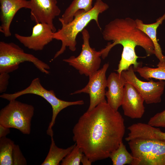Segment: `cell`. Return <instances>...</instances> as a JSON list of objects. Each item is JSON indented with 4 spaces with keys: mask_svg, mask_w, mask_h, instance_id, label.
<instances>
[{
    "mask_svg": "<svg viewBox=\"0 0 165 165\" xmlns=\"http://www.w3.org/2000/svg\"><path fill=\"white\" fill-rule=\"evenodd\" d=\"M10 78L9 73H0V93L5 92L6 90Z\"/></svg>",
    "mask_w": 165,
    "mask_h": 165,
    "instance_id": "obj_25",
    "label": "cell"
},
{
    "mask_svg": "<svg viewBox=\"0 0 165 165\" xmlns=\"http://www.w3.org/2000/svg\"><path fill=\"white\" fill-rule=\"evenodd\" d=\"M54 32L51 27L45 23H37L33 27L31 35L24 36L15 33L16 38L24 46L35 51L42 50L53 39Z\"/></svg>",
    "mask_w": 165,
    "mask_h": 165,
    "instance_id": "obj_11",
    "label": "cell"
},
{
    "mask_svg": "<svg viewBox=\"0 0 165 165\" xmlns=\"http://www.w3.org/2000/svg\"><path fill=\"white\" fill-rule=\"evenodd\" d=\"M14 143L6 137L0 138V165H13V153Z\"/></svg>",
    "mask_w": 165,
    "mask_h": 165,
    "instance_id": "obj_20",
    "label": "cell"
},
{
    "mask_svg": "<svg viewBox=\"0 0 165 165\" xmlns=\"http://www.w3.org/2000/svg\"><path fill=\"white\" fill-rule=\"evenodd\" d=\"M165 20V13L158 18L155 22L150 24H144L142 20L138 19L135 20L137 28L146 34L152 42L154 46L155 55L160 62L165 61V56L163 54L157 40V30Z\"/></svg>",
    "mask_w": 165,
    "mask_h": 165,
    "instance_id": "obj_16",
    "label": "cell"
},
{
    "mask_svg": "<svg viewBox=\"0 0 165 165\" xmlns=\"http://www.w3.org/2000/svg\"><path fill=\"white\" fill-rule=\"evenodd\" d=\"M26 61L33 63L42 73H50L49 65L33 55L25 53L14 43L0 42V73L11 72L18 69L20 63Z\"/></svg>",
    "mask_w": 165,
    "mask_h": 165,
    "instance_id": "obj_5",
    "label": "cell"
},
{
    "mask_svg": "<svg viewBox=\"0 0 165 165\" xmlns=\"http://www.w3.org/2000/svg\"><path fill=\"white\" fill-rule=\"evenodd\" d=\"M9 102L0 111V124L17 129L24 134H29L34 113V106L16 99Z\"/></svg>",
    "mask_w": 165,
    "mask_h": 165,
    "instance_id": "obj_6",
    "label": "cell"
},
{
    "mask_svg": "<svg viewBox=\"0 0 165 165\" xmlns=\"http://www.w3.org/2000/svg\"><path fill=\"white\" fill-rule=\"evenodd\" d=\"M10 133L9 128L0 124V138L6 137Z\"/></svg>",
    "mask_w": 165,
    "mask_h": 165,
    "instance_id": "obj_26",
    "label": "cell"
},
{
    "mask_svg": "<svg viewBox=\"0 0 165 165\" xmlns=\"http://www.w3.org/2000/svg\"><path fill=\"white\" fill-rule=\"evenodd\" d=\"M81 163L83 165H90L92 162L84 154L81 159Z\"/></svg>",
    "mask_w": 165,
    "mask_h": 165,
    "instance_id": "obj_27",
    "label": "cell"
},
{
    "mask_svg": "<svg viewBox=\"0 0 165 165\" xmlns=\"http://www.w3.org/2000/svg\"><path fill=\"white\" fill-rule=\"evenodd\" d=\"M109 157L113 165H131L134 160L132 155L128 151L123 142L111 153Z\"/></svg>",
    "mask_w": 165,
    "mask_h": 165,
    "instance_id": "obj_21",
    "label": "cell"
},
{
    "mask_svg": "<svg viewBox=\"0 0 165 165\" xmlns=\"http://www.w3.org/2000/svg\"><path fill=\"white\" fill-rule=\"evenodd\" d=\"M109 66L108 63L105 64L102 68L89 76V82L85 86L70 94H88L90 103L88 111L92 110L100 103L107 101L105 98L107 80L106 73Z\"/></svg>",
    "mask_w": 165,
    "mask_h": 165,
    "instance_id": "obj_9",
    "label": "cell"
},
{
    "mask_svg": "<svg viewBox=\"0 0 165 165\" xmlns=\"http://www.w3.org/2000/svg\"><path fill=\"white\" fill-rule=\"evenodd\" d=\"M28 94H35L42 97L51 106L52 116L46 131L47 134L50 137L53 136L52 127L55 123L57 115L61 110L69 106L81 105L84 103L83 100L68 101L59 99L56 97L53 90H47L42 86L38 78L33 79L30 85L25 89L13 94L4 93L0 95V97L10 101L16 99L21 96Z\"/></svg>",
    "mask_w": 165,
    "mask_h": 165,
    "instance_id": "obj_3",
    "label": "cell"
},
{
    "mask_svg": "<svg viewBox=\"0 0 165 165\" xmlns=\"http://www.w3.org/2000/svg\"><path fill=\"white\" fill-rule=\"evenodd\" d=\"M84 155L76 144L72 151L62 160L61 165H79Z\"/></svg>",
    "mask_w": 165,
    "mask_h": 165,
    "instance_id": "obj_22",
    "label": "cell"
},
{
    "mask_svg": "<svg viewBox=\"0 0 165 165\" xmlns=\"http://www.w3.org/2000/svg\"><path fill=\"white\" fill-rule=\"evenodd\" d=\"M121 74L125 78L126 83L132 84L143 98L146 103L150 104L159 103L165 88V81L155 82L151 80L148 82L139 79L134 73L133 67L131 66Z\"/></svg>",
    "mask_w": 165,
    "mask_h": 165,
    "instance_id": "obj_8",
    "label": "cell"
},
{
    "mask_svg": "<svg viewBox=\"0 0 165 165\" xmlns=\"http://www.w3.org/2000/svg\"><path fill=\"white\" fill-rule=\"evenodd\" d=\"M148 124L156 127L165 128V110L151 117Z\"/></svg>",
    "mask_w": 165,
    "mask_h": 165,
    "instance_id": "obj_23",
    "label": "cell"
},
{
    "mask_svg": "<svg viewBox=\"0 0 165 165\" xmlns=\"http://www.w3.org/2000/svg\"><path fill=\"white\" fill-rule=\"evenodd\" d=\"M126 83L124 77L121 74L117 72L111 73L107 79L108 90L105 93L107 102L115 111H118L121 105Z\"/></svg>",
    "mask_w": 165,
    "mask_h": 165,
    "instance_id": "obj_14",
    "label": "cell"
},
{
    "mask_svg": "<svg viewBox=\"0 0 165 165\" xmlns=\"http://www.w3.org/2000/svg\"><path fill=\"white\" fill-rule=\"evenodd\" d=\"M128 142L134 157L131 165H165V141L137 138Z\"/></svg>",
    "mask_w": 165,
    "mask_h": 165,
    "instance_id": "obj_4",
    "label": "cell"
},
{
    "mask_svg": "<svg viewBox=\"0 0 165 165\" xmlns=\"http://www.w3.org/2000/svg\"><path fill=\"white\" fill-rule=\"evenodd\" d=\"M109 7L108 5L102 0H96L89 11L86 12L83 10H79L75 13L71 22L67 24H61V28L53 33V39L61 41L62 43L60 49L56 52L53 59L63 53L67 47L71 51H75L77 35L91 21L94 20L101 30L98 20L99 15Z\"/></svg>",
    "mask_w": 165,
    "mask_h": 165,
    "instance_id": "obj_2",
    "label": "cell"
},
{
    "mask_svg": "<svg viewBox=\"0 0 165 165\" xmlns=\"http://www.w3.org/2000/svg\"><path fill=\"white\" fill-rule=\"evenodd\" d=\"M51 138V144L49 152L41 165H59L60 163L73 149L74 145L64 149L58 147L55 144L53 136Z\"/></svg>",
    "mask_w": 165,
    "mask_h": 165,
    "instance_id": "obj_18",
    "label": "cell"
},
{
    "mask_svg": "<svg viewBox=\"0 0 165 165\" xmlns=\"http://www.w3.org/2000/svg\"><path fill=\"white\" fill-rule=\"evenodd\" d=\"M31 20L36 23L49 25L54 32L56 28L53 23L54 19L60 14L61 10L57 5V0H30Z\"/></svg>",
    "mask_w": 165,
    "mask_h": 165,
    "instance_id": "obj_10",
    "label": "cell"
},
{
    "mask_svg": "<svg viewBox=\"0 0 165 165\" xmlns=\"http://www.w3.org/2000/svg\"><path fill=\"white\" fill-rule=\"evenodd\" d=\"M127 129L129 133L125 139L127 141L137 138L165 141V132L148 123H135L128 127Z\"/></svg>",
    "mask_w": 165,
    "mask_h": 165,
    "instance_id": "obj_15",
    "label": "cell"
},
{
    "mask_svg": "<svg viewBox=\"0 0 165 165\" xmlns=\"http://www.w3.org/2000/svg\"><path fill=\"white\" fill-rule=\"evenodd\" d=\"M157 66L156 68H152L140 66L134 69V72H137L141 76L147 80L153 78L165 81V61H159Z\"/></svg>",
    "mask_w": 165,
    "mask_h": 165,
    "instance_id": "obj_19",
    "label": "cell"
},
{
    "mask_svg": "<svg viewBox=\"0 0 165 165\" xmlns=\"http://www.w3.org/2000/svg\"><path fill=\"white\" fill-rule=\"evenodd\" d=\"M144 100L136 89L126 83L121 106L125 116L132 119H140L145 112Z\"/></svg>",
    "mask_w": 165,
    "mask_h": 165,
    "instance_id": "obj_12",
    "label": "cell"
},
{
    "mask_svg": "<svg viewBox=\"0 0 165 165\" xmlns=\"http://www.w3.org/2000/svg\"><path fill=\"white\" fill-rule=\"evenodd\" d=\"M0 31L6 37L11 35L10 27L15 14L20 9H30L31 2L27 0H0Z\"/></svg>",
    "mask_w": 165,
    "mask_h": 165,
    "instance_id": "obj_13",
    "label": "cell"
},
{
    "mask_svg": "<svg viewBox=\"0 0 165 165\" xmlns=\"http://www.w3.org/2000/svg\"><path fill=\"white\" fill-rule=\"evenodd\" d=\"M81 33L83 43L80 53L77 57L72 56L63 61L78 70L81 75L89 76L99 69L101 53L90 46V35L87 29L85 28Z\"/></svg>",
    "mask_w": 165,
    "mask_h": 165,
    "instance_id": "obj_7",
    "label": "cell"
},
{
    "mask_svg": "<svg viewBox=\"0 0 165 165\" xmlns=\"http://www.w3.org/2000/svg\"><path fill=\"white\" fill-rule=\"evenodd\" d=\"M13 165H25L27 162L22 154L19 146L14 144L13 153Z\"/></svg>",
    "mask_w": 165,
    "mask_h": 165,
    "instance_id": "obj_24",
    "label": "cell"
},
{
    "mask_svg": "<svg viewBox=\"0 0 165 165\" xmlns=\"http://www.w3.org/2000/svg\"><path fill=\"white\" fill-rule=\"evenodd\" d=\"M93 0H73L59 20L61 24H67L73 19L76 12L80 10L87 12L93 8Z\"/></svg>",
    "mask_w": 165,
    "mask_h": 165,
    "instance_id": "obj_17",
    "label": "cell"
},
{
    "mask_svg": "<svg viewBox=\"0 0 165 165\" xmlns=\"http://www.w3.org/2000/svg\"><path fill=\"white\" fill-rule=\"evenodd\" d=\"M124 120L107 101L79 118L73 130V140L92 162L105 159L123 142Z\"/></svg>",
    "mask_w": 165,
    "mask_h": 165,
    "instance_id": "obj_1",
    "label": "cell"
}]
</instances>
